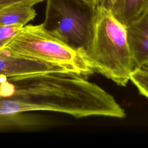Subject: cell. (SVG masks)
I'll use <instances>...</instances> for the list:
<instances>
[{
    "instance_id": "14",
    "label": "cell",
    "mask_w": 148,
    "mask_h": 148,
    "mask_svg": "<svg viewBox=\"0 0 148 148\" xmlns=\"http://www.w3.org/2000/svg\"><path fill=\"white\" fill-rule=\"evenodd\" d=\"M82 1H85L87 2H89V3H94V4L98 5L99 2V0H82Z\"/></svg>"
},
{
    "instance_id": "1",
    "label": "cell",
    "mask_w": 148,
    "mask_h": 148,
    "mask_svg": "<svg viewBox=\"0 0 148 148\" xmlns=\"http://www.w3.org/2000/svg\"><path fill=\"white\" fill-rule=\"evenodd\" d=\"M17 95L54 105L75 117H113L119 105L112 95L71 72H48L0 77V97Z\"/></svg>"
},
{
    "instance_id": "12",
    "label": "cell",
    "mask_w": 148,
    "mask_h": 148,
    "mask_svg": "<svg viewBox=\"0 0 148 148\" xmlns=\"http://www.w3.org/2000/svg\"><path fill=\"white\" fill-rule=\"evenodd\" d=\"M44 0H0V11L2 9L18 3H24L32 6H34Z\"/></svg>"
},
{
    "instance_id": "13",
    "label": "cell",
    "mask_w": 148,
    "mask_h": 148,
    "mask_svg": "<svg viewBox=\"0 0 148 148\" xmlns=\"http://www.w3.org/2000/svg\"><path fill=\"white\" fill-rule=\"evenodd\" d=\"M116 0H99L98 7L101 9L109 11L110 10L115 2Z\"/></svg>"
},
{
    "instance_id": "2",
    "label": "cell",
    "mask_w": 148,
    "mask_h": 148,
    "mask_svg": "<svg viewBox=\"0 0 148 148\" xmlns=\"http://www.w3.org/2000/svg\"><path fill=\"white\" fill-rule=\"evenodd\" d=\"M84 57L94 72L125 86L134 70L126 27L98 7L93 35Z\"/></svg>"
},
{
    "instance_id": "10",
    "label": "cell",
    "mask_w": 148,
    "mask_h": 148,
    "mask_svg": "<svg viewBox=\"0 0 148 148\" xmlns=\"http://www.w3.org/2000/svg\"><path fill=\"white\" fill-rule=\"evenodd\" d=\"M130 80L137 87L139 92L148 98V69L136 68L131 75Z\"/></svg>"
},
{
    "instance_id": "5",
    "label": "cell",
    "mask_w": 148,
    "mask_h": 148,
    "mask_svg": "<svg viewBox=\"0 0 148 148\" xmlns=\"http://www.w3.org/2000/svg\"><path fill=\"white\" fill-rule=\"evenodd\" d=\"M39 110L58 112L54 105L47 102L17 95L0 97V130L37 126L39 120L24 113Z\"/></svg>"
},
{
    "instance_id": "15",
    "label": "cell",
    "mask_w": 148,
    "mask_h": 148,
    "mask_svg": "<svg viewBox=\"0 0 148 148\" xmlns=\"http://www.w3.org/2000/svg\"><path fill=\"white\" fill-rule=\"evenodd\" d=\"M141 68H145V69H148V62H146L145 64H144Z\"/></svg>"
},
{
    "instance_id": "6",
    "label": "cell",
    "mask_w": 148,
    "mask_h": 148,
    "mask_svg": "<svg viewBox=\"0 0 148 148\" xmlns=\"http://www.w3.org/2000/svg\"><path fill=\"white\" fill-rule=\"evenodd\" d=\"M48 72H70L59 66L21 57L0 49V77Z\"/></svg>"
},
{
    "instance_id": "3",
    "label": "cell",
    "mask_w": 148,
    "mask_h": 148,
    "mask_svg": "<svg viewBox=\"0 0 148 148\" xmlns=\"http://www.w3.org/2000/svg\"><path fill=\"white\" fill-rule=\"evenodd\" d=\"M3 49L17 56L59 66L84 77L94 73L82 52L53 35L43 23L24 25Z\"/></svg>"
},
{
    "instance_id": "9",
    "label": "cell",
    "mask_w": 148,
    "mask_h": 148,
    "mask_svg": "<svg viewBox=\"0 0 148 148\" xmlns=\"http://www.w3.org/2000/svg\"><path fill=\"white\" fill-rule=\"evenodd\" d=\"M36 16V13L34 6L18 3L0 11V24H20L24 27L34 20Z\"/></svg>"
},
{
    "instance_id": "8",
    "label": "cell",
    "mask_w": 148,
    "mask_h": 148,
    "mask_svg": "<svg viewBox=\"0 0 148 148\" xmlns=\"http://www.w3.org/2000/svg\"><path fill=\"white\" fill-rule=\"evenodd\" d=\"M148 11V0H116L110 13L127 27Z\"/></svg>"
},
{
    "instance_id": "4",
    "label": "cell",
    "mask_w": 148,
    "mask_h": 148,
    "mask_svg": "<svg viewBox=\"0 0 148 148\" xmlns=\"http://www.w3.org/2000/svg\"><path fill=\"white\" fill-rule=\"evenodd\" d=\"M98 5L82 0H47L44 27L84 55L91 43Z\"/></svg>"
},
{
    "instance_id": "11",
    "label": "cell",
    "mask_w": 148,
    "mask_h": 148,
    "mask_svg": "<svg viewBox=\"0 0 148 148\" xmlns=\"http://www.w3.org/2000/svg\"><path fill=\"white\" fill-rule=\"evenodd\" d=\"M23 27L20 24H0V49H3Z\"/></svg>"
},
{
    "instance_id": "7",
    "label": "cell",
    "mask_w": 148,
    "mask_h": 148,
    "mask_svg": "<svg viewBox=\"0 0 148 148\" xmlns=\"http://www.w3.org/2000/svg\"><path fill=\"white\" fill-rule=\"evenodd\" d=\"M126 29L134 69L141 68L148 62V11Z\"/></svg>"
}]
</instances>
